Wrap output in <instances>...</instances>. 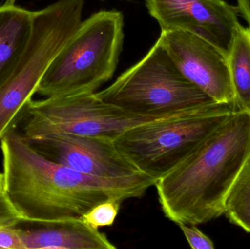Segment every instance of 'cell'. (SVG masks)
<instances>
[{
  "instance_id": "7",
  "label": "cell",
  "mask_w": 250,
  "mask_h": 249,
  "mask_svg": "<svg viewBox=\"0 0 250 249\" xmlns=\"http://www.w3.org/2000/svg\"><path fill=\"white\" fill-rule=\"evenodd\" d=\"M157 41L188 80L215 102L236 108L227 57L215 45L180 29L161 31Z\"/></svg>"
},
{
  "instance_id": "20",
  "label": "cell",
  "mask_w": 250,
  "mask_h": 249,
  "mask_svg": "<svg viewBox=\"0 0 250 249\" xmlns=\"http://www.w3.org/2000/svg\"><path fill=\"white\" fill-rule=\"evenodd\" d=\"M16 1V0H7L4 4H9V5H13V4H15Z\"/></svg>"
},
{
  "instance_id": "19",
  "label": "cell",
  "mask_w": 250,
  "mask_h": 249,
  "mask_svg": "<svg viewBox=\"0 0 250 249\" xmlns=\"http://www.w3.org/2000/svg\"><path fill=\"white\" fill-rule=\"evenodd\" d=\"M4 191V179H3L2 172H0V192Z\"/></svg>"
},
{
  "instance_id": "4",
  "label": "cell",
  "mask_w": 250,
  "mask_h": 249,
  "mask_svg": "<svg viewBox=\"0 0 250 249\" xmlns=\"http://www.w3.org/2000/svg\"><path fill=\"white\" fill-rule=\"evenodd\" d=\"M236 111L230 104L215 102L135 126L114 144L139 172L157 181L188 159Z\"/></svg>"
},
{
  "instance_id": "15",
  "label": "cell",
  "mask_w": 250,
  "mask_h": 249,
  "mask_svg": "<svg viewBox=\"0 0 250 249\" xmlns=\"http://www.w3.org/2000/svg\"><path fill=\"white\" fill-rule=\"evenodd\" d=\"M183 232L191 248L193 249H214L213 241L203 233L196 225H178Z\"/></svg>"
},
{
  "instance_id": "17",
  "label": "cell",
  "mask_w": 250,
  "mask_h": 249,
  "mask_svg": "<svg viewBox=\"0 0 250 249\" xmlns=\"http://www.w3.org/2000/svg\"><path fill=\"white\" fill-rule=\"evenodd\" d=\"M23 249L17 226L0 227V249Z\"/></svg>"
},
{
  "instance_id": "6",
  "label": "cell",
  "mask_w": 250,
  "mask_h": 249,
  "mask_svg": "<svg viewBox=\"0 0 250 249\" xmlns=\"http://www.w3.org/2000/svg\"><path fill=\"white\" fill-rule=\"evenodd\" d=\"M160 118L133 115L103 102L95 93L82 94L32 99L21 133L27 139L67 133L114 140L132 127Z\"/></svg>"
},
{
  "instance_id": "1",
  "label": "cell",
  "mask_w": 250,
  "mask_h": 249,
  "mask_svg": "<svg viewBox=\"0 0 250 249\" xmlns=\"http://www.w3.org/2000/svg\"><path fill=\"white\" fill-rule=\"evenodd\" d=\"M0 142L4 192L22 222L82 218L104 202L141 197L157 183L142 172L109 179L77 172L37 152L16 128Z\"/></svg>"
},
{
  "instance_id": "18",
  "label": "cell",
  "mask_w": 250,
  "mask_h": 249,
  "mask_svg": "<svg viewBox=\"0 0 250 249\" xmlns=\"http://www.w3.org/2000/svg\"><path fill=\"white\" fill-rule=\"evenodd\" d=\"M239 13L250 26V0H237Z\"/></svg>"
},
{
  "instance_id": "2",
  "label": "cell",
  "mask_w": 250,
  "mask_h": 249,
  "mask_svg": "<svg viewBox=\"0 0 250 249\" xmlns=\"http://www.w3.org/2000/svg\"><path fill=\"white\" fill-rule=\"evenodd\" d=\"M250 160V112L236 111L180 165L156 183L162 211L176 225L224 214L225 203Z\"/></svg>"
},
{
  "instance_id": "11",
  "label": "cell",
  "mask_w": 250,
  "mask_h": 249,
  "mask_svg": "<svg viewBox=\"0 0 250 249\" xmlns=\"http://www.w3.org/2000/svg\"><path fill=\"white\" fill-rule=\"evenodd\" d=\"M33 11L13 4L0 6V86L23 54L32 32Z\"/></svg>"
},
{
  "instance_id": "9",
  "label": "cell",
  "mask_w": 250,
  "mask_h": 249,
  "mask_svg": "<svg viewBox=\"0 0 250 249\" xmlns=\"http://www.w3.org/2000/svg\"><path fill=\"white\" fill-rule=\"evenodd\" d=\"M27 140L50 160L85 175L114 179L141 172L119 152L111 139L54 133Z\"/></svg>"
},
{
  "instance_id": "5",
  "label": "cell",
  "mask_w": 250,
  "mask_h": 249,
  "mask_svg": "<svg viewBox=\"0 0 250 249\" xmlns=\"http://www.w3.org/2000/svg\"><path fill=\"white\" fill-rule=\"evenodd\" d=\"M95 95L125 112L155 118L217 102L184 76L158 41L141 61Z\"/></svg>"
},
{
  "instance_id": "13",
  "label": "cell",
  "mask_w": 250,
  "mask_h": 249,
  "mask_svg": "<svg viewBox=\"0 0 250 249\" xmlns=\"http://www.w3.org/2000/svg\"><path fill=\"white\" fill-rule=\"evenodd\" d=\"M224 214L232 224L250 233V160L228 194Z\"/></svg>"
},
{
  "instance_id": "3",
  "label": "cell",
  "mask_w": 250,
  "mask_h": 249,
  "mask_svg": "<svg viewBox=\"0 0 250 249\" xmlns=\"http://www.w3.org/2000/svg\"><path fill=\"white\" fill-rule=\"evenodd\" d=\"M124 16L104 10L82 21L45 72L37 93L45 97L95 93L112 78L124 42Z\"/></svg>"
},
{
  "instance_id": "14",
  "label": "cell",
  "mask_w": 250,
  "mask_h": 249,
  "mask_svg": "<svg viewBox=\"0 0 250 249\" xmlns=\"http://www.w3.org/2000/svg\"><path fill=\"white\" fill-rule=\"evenodd\" d=\"M121 203L119 200H108L100 203L83 214L82 220L95 229L112 226L118 216Z\"/></svg>"
},
{
  "instance_id": "8",
  "label": "cell",
  "mask_w": 250,
  "mask_h": 249,
  "mask_svg": "<svg viewBox=\"0 0 250 249\" xmlns=\"http://www.w3.org/2000/svg\"><path fill=\"white\" fill-rule=\"evenodd\" d=\"M161 31L192 32L227 57L240 26L239 10L223 0H144Z\"/></svg>"
},
{
  "instance_id": "10",
  "label": "cell",
  "mask_w": 250,
  "mask_h": 249,
  "mask_svg": "<svg viewBox=\"0 0 250 249\" xmlns=\"http://www.w3.org/2000/svg\"><path fill=\"white\" fill-rule=\"evenodd\" d=\"M32 224L30 228L17 225L23 249L117 248L105 234L86 225L82 218Z\"/></svg>"
},
{
  "instance_id": "16",
  "label": "cell",
  "mask_w": 250,
  "mask_h": 249,
  "mask_svg": "<svg viewBox=\"0 0 250 249\" xmlns=\"http://www.w3.org/2000/svg\"><path fill=\"white\" fill-rule=\"evenodd\" d=\"M22 222L19 212L15 209L4 191L0 192V227H15Z\"/></svg>"
},
{
  "instance_id": "12",
  "label": "cell",
  "mask_w": 250,
  "mask_h": 249,
  "mask_svg": "<svg viewBox=\"0 0 250 249\" xmlns=\"http://www.w3.org/2000/svg\"><path fill=\"white\" fill-rule=\"evenodd\" d=\"M227 59L236 111L250 112V26L238 27Z\"/></svg>"
}]
</instances>
